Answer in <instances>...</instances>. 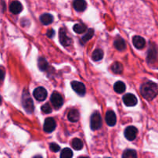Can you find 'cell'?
<instances>
[{
    "mask_svg": "<svg viewBox=\"0 0 158 158\" xmlns=\"http://www.w3.org/2000/svg\"><path fill=\"white\" fill-rule=\"evenodd\" d=\"M140 93L145 99L153 100L158 95V85L153 81H147L141 85Z\"/></svg>",
    "mask_w": 158,
    "mask_h": 158,
    "instance_id": "6da1fadb",
    "label": "cell"
},
{
    "mask_svg": "<svg viewBox=\"0 0 158 158\" xmlns=\"http://www.w3.org/2000/svg\"><path fill=\"white\" fill-rule=\"evenodd\" d=\"M22 102L23 106L25 109L28 113H32L34 109V106H33V100H32L31 97H30V94H29L28 91L24 90L23 92V98H22Z\"/></svg>",
    "mask_w": 158,
    "mask_h": 158,
    "instance_id": "7a4b0ae2",
    "label": "cell"
},
{
    "mask_svg": "<svg viewBox=\"0 0 158 158\" xmlns=\"http://www.w3.org/2000/svg\"><path fill=\"white\" fill-rule=\"evenodd\" d=\"M102 127V117L98 112H95L91 116V128L93 130H98Z\"/></svg>",
    "mask_w": 158,
    "mask_h": 158,
    "instance_id": "3957f363",
    "label": "cell"
},
{
    "mask_svg": "<svg viewBox=\"0 0 158 158\" xmlns=\"http://www.w3.org/2000/svg\"><path fill=\"white\" fill-rule=\"evenodd\" d=\"M71 85L73 90H74L76 93L78 94V95H81V96H84L85 94L86 89H85V86L84 85L83 83L79 82V81H74L71 83Z\"/></svg>",
    "mask_w": 158,
    "mask_h": 158,
    "instance_id": "277c9868",
    "label": "cell"
},
{
    "mask_svg": "<svg viewBox=\"0 0 158 158\" xmlns=\"http://www.w3.org/2000/svg\"><path fill=\"white\" fill-rule=\"evenodd\" d=\"M33 96L37 101H44L48 96V92L44 88L38 87L33 91Z\"/></svg>",
    "mask_w": 158,
    "mask_h": 158,
    "instance_id": "5b68a950",
    "label": "cell"
},
{
    "mask_svg": "<svg viewBox=\"0 0 158 158\" xmlns=\"http://www.w3.org/2000/svg\"><path fill=\"white\" fill-rule=\"evenodd\" d=\"M51 102L56 109H59L63 105V98L57 92H54L51 96Z\"/></svg>",
    "mask_w": 158,
    "mask_h": 158,
    "instance_id": "8992f818",
    "label": "cell"
},
{
    "mask_svg": "<svg viewBox=\"0 0 158 158\" xmlns=\"http://www.w3.org/2000/svg\"><path fill=\"white\" fill-rule=\"evenodd\" d=\"M137 129L135 127H129L125 130L124 134H125V137L127 138L128 140L133 141L136 139V135H137Z\"/></svg>",
    "mask_w": 158,
    "mask_h": 158,
    "instance_id": "52a82bcc",
    "label": "cell"
},
{
    "mask_svg": "<svg viewBox=\"0 0 158 158\" xmlns=\"http://www.w3.org/2000/svg\"><path fill=\"white\" fill-rule=\"evenodd\" d=\"M59 39H60V42L64 47L70 46L72 43V40L70 37L67 36L66 33H65L64 29H60L59 31Z\"/></svg>",
    "mask_w": 158,
    "mask_h": 158,
    "instance_id": "ba28073f",
    "label": "cell"
},
{
    "mask_svg": "<svg viewBox=\"0 0 158 158\" xmlns=\"http://www.w3.org/2000/svg\"><path fill=\"white\" fill-rule=\"evenodd\" d=\"M56 128V122L53 118H48L45 120L44 130L46 133H51Z\"/></svg>",
    "mask_w": 158,
    "mask_h": 158,
    "instance_id": "9c48e42d",
    "label": "cell"
},
{
    "mask_svg": "<svg viewBox=\"0 0 158 158\" xmlns=\"http://www.w3.org/2000/svg\"><path fill=\"white\" fill-rule=\"evenodd\" d=\"M123 100L124 104L127 106H134L137 103V98L133 94H127L123 96Z\"/></svg>",
    "mask_w": 158,
    "mask_h": 158,
    "instance_id": "30bf717a",
    "label": "cell"
},
{
    "mask_svg": "<svg viewBox=\"0 0 158 158\" xmlns=\"http://www.w3.org/2000/svg\"><path fill=\"white\" fill-rule=\"evenodd\" d=\"M106 123L110 127H113L116 123V116L113 111L109 110L106 112Z\"/></svg>",
    "mask_w": 158,
    "mask_h": 158,
    "instance_id": "8fae6325",
    "label": "cell"
},
{
    "mask_svg": "<svg viewBox=\"0 0 158 158\" xmlns=\"http://www.w3.org/2000/svg\"><path fill=\"white\" fill-rule=\"evenodd\" d=\"M10 10L13 14H19L23 10L22 4L19 1H13L10 6Z\"/></svg>",
    "mask_w": 158,
    "mask_h": 158,
    "instance_id": "7c38bea8",
    "label": "cell"
},
{
    "mask_svg": "<svg viewBox=\"0 0 158 158\" xmlns=\"http://www.w3.org/2000/svg\"><path fill=\"white\" fill-rule=\"evenodd\" d=\"M73 6L76 11L83 12L85 10L86 7H87V3H86L85 0H74Z\"/></svg>",
    "mask_w": 158,
    "mask_h": 158,
    "instance_id": "4fadbf2b",
    "label": "cell"
},
{
    "mask_svg": "<svg viewBox=\"0 0 158 158\" xmlns=\"http://www.w3.org/2000/svg\"><path fill=\"white\" fill-rule=\"evenodd\" d=\"M133 43L137 49H143L146 45L145 40L139 36H135L133 38Z\"/></svg>",
    "mask_w": 158,
    "mask_h": 158,
    "instance_id": "5bb4252c",
    "label": "cell"
},
{
    "mask_svg": "<svg viewBox=\"0 0 158 158\" xmlns=\"http://www.w3.org/2000/svg\"><path fill=\"white\" fill-rule=\"evenodd\" d=\"M114 47L118 51H123V50L126 49L127 45H126L125 41H124V40L123 38H121L120 36H117V38L114 41Z\"/></svg>",
    "mask_w": 158,
    "mask_h": 158,
    "instance_id": "9a60e30c",
    "label": "cell"
},
{
    "mask_svg": "<svg viewBox=\"0 0 158 158\" xmlns=\"http://www.w3.org/2000/svg\"><path fill=\"white\" fill-rule=\"evenodd\" d=\"M68 119L69 121L72 123L77 122L79 120V117H80V113L77 109H71L69 112H68Z\"/></svg>",
    "mask_w": 158,
    "mask_h": 158,
    "instance_id": "2e32d148",
    "label": "cell"
},
{
    "mask_svg": "<svg viewBox=\"0 0 158 158\" xmlns=\"http://www.w3.org/2000/svg\"><path fill=\"white\" fill-rule=\"evenodd\" d=\"M40 22L44 24V25H49L54 20V17H53L52 15H51L50 13H44V14L42 15L40 18Z\"/></svg>",
    "mask_w": 158,
    "mask_h": 158,
    "instance_id": "e0dca14e",
    "label": "cell"
},
{
    "mask_svg": "<svg viewBox=\"0 0 158 158\" xmlns=\"http://www.w3.org/2000/svg\"><path fill=\"white\" fill-rule=\"evenodd\" d=\"M156 57V48H155L153 45H151V46H150L148 54H147V60H148V62H150V63H151V62L154 61Z\"/></svg>",
    "mask_w": 158,
    "mask_h": 158,
    "instance_id": "ac0fdd59",
    "label": "cell"
},
{
    "mask_svg": "<svg viewBox=\"0 0 158 158\" xmlns=\"http://www.w3.org/2000/svg\"><path fill=\"white\" fill-rule=\"evenodd\" d=\"M114 90L115 92L118 94H121L125 92L126 85L123 81H117L114 85Z\"/></svg>",
    "mask_w": 158,
    "mask_h": 158,
    "instance_id": "d6986e66",
    "label": "cell"
},
{
    "mask_svg": "<svg viewBox=\"0 0 158 158\" xmlns=\"http://www.w3.org/2000/svg\"><path fill=\"white\" fill-rule=\"evenodd\" d=\"M71 146L76 150H80L83 148V143L78 138H74L71 141Z\"/></svg>",
    "mask_w": 158,
    "mask_h": 158,
    "instance_id": "ffe728a7",
    "label": "cell"
},
{
    "mask_svg": "<svg viewBox=\"0 0 158 158\" xmlns=\"http://www.w3.org/2000/svg\"><path fill=\"white\" fill-rule=\"evenodd\" d=\"M111 69L115 74H121L123 72V67L122 64L119 63V62H115L112 65Z\"/></svg>",
    "mask_w": 158,
    "mask_h": 158,
    "instance_id": "44dd1931",
    "label": "cell"
},
{
    "mask_svg": "<svg viewBox=\"0 0 158 158\" xmlns=\"http://www.w3.org/2000/svg\"><path fill=\"white\" fill-rule=\"evenodd\" d=\"M103 55V51L101 49H96L94 51L93 54H92V59H93L95 61H98L102 59Z\"/></svg>",
    "mask_w": 158,
    "mask_h": 158,
    "instance_id": "7402d4cb",
    "label": "cell"
},
{
    "mask_svg": "<svg viewBox=\"0 0 158 158\" xmlns=\"http://www.w3.org/2000/svg\"><path fill=\"white\" fill-rule=\"evenodd\" d=\"M73 30H74V31L77 33H82L86 31L87 27H86L85 25H84V24L82 23H77L74 26Z\"/></svg>",
    "mask_w": 158,
    "mask_h": 158,
    "instance_id": "603a6c76",
    "label": "cell"
},
{
    "mask_svg": "<svg viewBox=\"0 0 158 158\" xmlns=\"http://www.w3.org/2000/svg\"><path fill=\"white\" fill-rule=\"evenodd\" d=\"M123 158H137V154L134 150H127L123 153Z\"/></svg>",
    "mask_w": 158,
    "mask_h": 158,
    "instance_id": "cb8c5ba5",
    "label": "cell"
},
{
    "mask_svg": "<svg viewBox=\"0 0 158 158\" xmlns=\"http://www.w3.org/2000/svg\"><path fill=\"white\" fill-rule=\"evenodd\" d=\"M38 66H39V68L41 71H46L49 65H48V61L44 57H40L38 60Z\"/></svg>",
    "mask_w": 158,
    "mask_h": 158,
    "instance_id": "d4e9b609",
    "label": "cell"
},
{
    "mask_svg": "<svg viewBox=\"0 0 158 158\" xmlns=\"http://www.w3.org/2000/svg\"><path fill=\"white\" fill-rule=\"evenodd\" d=\"M72 150L69 148H64L60 153V158H72Z\"/></svg>",
    "mask_w": 158,
    "mask_h": 158,
    "instance_id": "484cf974",
    "label": "cell"
},
{
    "mask_svg": "<svg viewBox=\"0 0 158 158\" xmlns=\"http://www.w3.org/2000/svg\"><path fill=\"white\" fill-rule=\"evenodd\" d=\"M93 35H94V30H93V29H89V30H88V31H87V33H86L85 35V36L82 37V42H83V43H86L88 40H90L91 38L93 36Z\"/></svg>",
    "mask_w": 158,
    "mask_h": 158,
    "instance_id": "4316f807",
    "label": "cell"
},
{
    "mask_svg": "<svg viewBox=\"0 0 158 158\" xmlns=\"http://www.w3.org/2000/svg\"><path fill=\"white\" fill-rule=\"evenodd\" d=\"M41 110L45 114H48V113H51L52 112V109H51V106H50L48 103L47 104H44L43 106L41 107Z\"/></svg>",
    "mask_w": 158,
    "mask_h": 158,
    "instance_id": "83f0119b",
    "label": "cell"
},
{
    "mask_svg": "<svg viewBox=\"0 0 158 158\" xmlns=\"http://www.w3.org/2000/svg\"><path fill=\"white\" fill-rule=\"evenodd\" d=\"M50 149L53 152H58L60 150V147L57 143H52L50 144Z\"/></svg>",
    "mask_w": 158,
    "mask_h": 158,
    "instance_id": "f1b7e54d",
    "label": "cell"
},
{
    "mask_svg": "<svg viewBox=\"0 0 158 158\" xmlns=\"http://www.w3.org/2000/svg\"><path fill=\"white\" fill-rule=\"evenodd\" d=\"M54 34H55V32H54V30H52V29L48 30V31L47 32V36L50 38H52L53 36H54Z\"/></svg>",
    "mask_w": 158,
    "mask_h": 158,
    "instance_id": "f546056e",
    "label": "cell"
},
{
    "mask_svg": "<svg viewBox=\"0 0 158 158\" xmlns=\"http://www.w3.org/2000/svg\"><path fill=\"white\" fill-rule=\"evenodd\" d=\"M4 77H5V72L2 69L0 68V81H2L4 79Z\"/></svg>",
    "mask_w": 158,
    "mask_h": 158,
    "instance_id": "4dcf8cb0",
    "label": "cell"
},
{
    "mask_svg": "<svg viewBox=\"0 0 158 158\" xmlns=\"http://www.w3.org/2000/svg\"><path fill=\"white\" fill-rule=\"evenodd\" d=\"M33 158H43V157H42L41 156H39V155H38V156H35Z\"/></svg>",
    "mask_w": 158,
    "mask_h": 158,
    "instance_id": "1f68e13d",
    "label": "cell"
},
{
    "mask_svg": "<svg viewBox=\"0 0 158 158\" xmlns=\"http://www.w3.org/2000/svg\"><path fill=\"white\" fill-rule=\"evenodd\" d=\"M78 158H89V157H87V156H80V157Z\"/></svg>",
    "mask_w": 158,
    "mask_h": 158,
    "instance_id": "d6a6232c",
    "label": "cell"
},
{
    "mask_svg": "<svg viewBox=\"0 0 158 158\" xmlns=\"http://www.w3.org/2000/svg\"><path fill=\"white\" fill-rule=\"evenodd\" d=\"M2 103V98H1V96H0V105Z\"/></svg>",
    "mask_w": 158,
    "mask_h": 158,
    "instance_id": "836d02e7",
    "label": "cell"
}]
</instances>
